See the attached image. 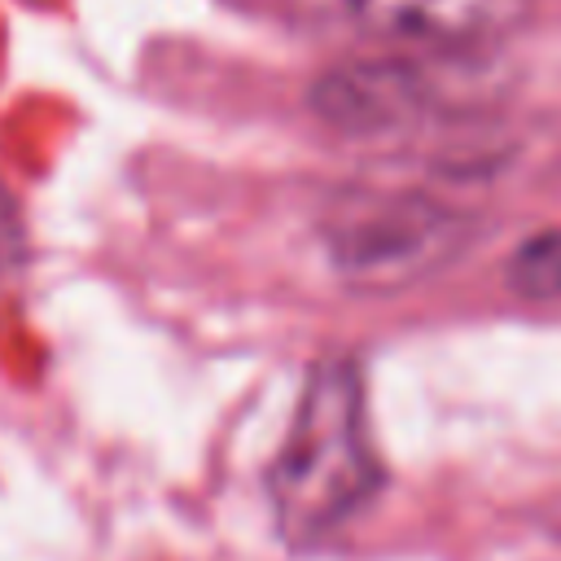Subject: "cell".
<instances>
[{"mask_svg":"<svg viewBox=\"0 0 561 561\" xmlns=\"http://www.w3.org/2000/svg\"><path fill=\"white\" fill-rule=\"evenodd\" d=\"M364 377L355 359L329 355L307 373L294 421L267 469L276 526L307 543L342 526L377 491Z\"/></svg>","mask_w":561,"mask_h":561,"instance_id":"6da1fadb","label":"cell"},{"mask_svg":"<svg viewBox=\"0 0 561 561\" xmlns=\"http://www.w3.org/2000/svg\"><path fill=\"white\" fill-rule=\"evenodd\" d=\"M478 219L421 188H342L320 210L329 272L359 294H399L451 267Z\"/></svg>","mask_w":561,"mask_h":561,"instance_id":"7a4b0ae2","label":"cell"},{"mask_svg":"<svg viewBox=\"0 0 561 561\" xmlns=\"http://www.w3.org/2000/svg\"><path fill=\"white\" fill-rule=\"evenodd\" d=\"M311 114L351 140H390L443 118L456 101L438 61L359 57L324 70L311 92Z\"/></svg>","mask_w":561,"mask_h":561,"instance_id":"3957f363","label":"cell"},{"mask_svg":"<svg viewBox=\"0 0 561 561\" xmlns=\"http://www.w3.org/2000/svg\"><path fill=\"white\" fill-rule=\"evenodd\" d=\"M294 9L329 22H346L381 44L412 53H456L469 57L517 35L535 0H289Z\"/></svg>","mask_w":561,"mask_h":561,"instance_id":"277c9868","label":"cell"},{"mask_svg":"<svg viewBox=\"0 0 561 561\" xmlns=\"http://www.w3.org/2000/svg\"><path fill=\"white\" fill-rule=\"evenodd\" d=\"M504 280L526 302H557L561 298V228H539L504 263Z\"/></svg>","mask_w":561,"mask_h":561,"instance_id":"5b68a950","label":"cell"},{"mask_svg":"<svg viewBox=\"0 0 561 561\" xmlns=\"http://www.w3.org/2000/svg\"><path fill=\"white\" fill-rule=\"evenodd\" d=\"M18 254H22V219H18L13 193H9L4 180H0V285H4V276L13 272Z\"/></svg>","mask_w":561,"mask_h":561,"instance_id":"8992f818","label":"cell"}]
</instances>
